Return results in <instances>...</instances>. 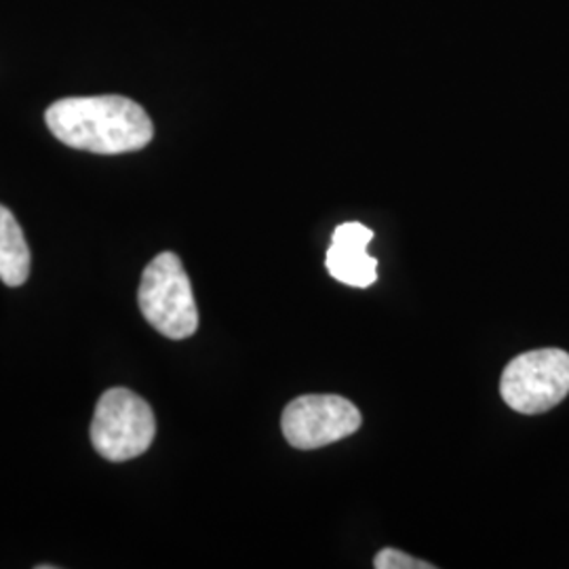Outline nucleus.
Masks as SVG:
<instances>
[{"label": "nucleus", "mask_w": 569, "mask_h": 569, "mask_svg": "<svg viewBox=\"0 0 569 569\" xmlns=\"http://www.w3.org/2000/svg\"><path fill=\"white\" fill-rule=\"evenodd\" d=\"M44 121L61 143L93 154L136 152L154 138L142 106L122 96L63 98L47 108Z\"/></svg>", "instance_id": "f257e3e1"}, {"label": "nucleus", "mask_w": 569, "mask_h": 569, "mask_svg": "<svg viewBox=\"0 0 569 569\" xmlns=\"http://www.w3.org/2000/svg\"><path fill=\"white\" fill-rule=\"evenodd\" d=\"M138 302L143 319L169 340H186L199 327V310L182 260L164 251L146 266Z\"/></svg>", "instance_id": "f03ea898"}, {"label": "nucleus", "mask_w": 569, "mask_h": 569, "mask_svg": "<svg viewBox=\"0 0 569 569\" xmlns=\"http://www.w3.org/2000/svg\"><path fill=\"white\" fill-rule=\"evenodd\" d=\"M157 420L152 407L127 388L106 390L91 422V443L103 460L127 462L152 446Z\"/></svg>", "instance_id": "7ed1b4c3"}, {"label": "nucleus", "mask_w": 569, "mask_h": 569, "mask_svg": "<svg viewBox=\"0 0 569 569\" xmlns=\"http://www.w3.org/2000/svg\"><path fill=\"white\" fill-rule=\"evenodd\" d=\"M569 392V355L561 348H540L515 357L500 378L505 403L519 413H545Z\"/></svg>", "instance_id": "20e7f679"}, {"label": "nucleus", "mask_w": 569, "mask_h": 569, "mask_svg": "<svg viewBox=\"0 0 569 569\" xmlns=\"http://www.w3.org/2000/svg\"><path fill=\"white\" fill-rule=\"evenodd\" d=\"M361 411L340 395H305L283 409L281 428L291 448L319 449L361 428Z\"/></svg>", "instance_id": "39448f33"}, {"label": "nucleus", "mask_w": 569, "mask_h": 569, "mask_svg": "<svg viewBox=\"0 0 569 569\" xmlns=\"http://www.w3.org/2000/svg\"><path fill=\"white\" fill-rule=\"evenodd\" d=\"M373 241V230L361 222H346L336 228L327 249L326 266L329 274L348 284L366 289L378 281V260L369 256L367 247Z\"/></svg>", "instance_id": "423d86ee"}, {"label": "nucleus", "mask_w": 569, "mask_h": 569, "mask_svg": "<svg viewBox=\"0 0 569 569\" xmlns=\"http://www.w3.org/2000/svg\"><path fill=\"white\" fill-rule=\"evenodd\" d=\"M30 247L16 216L0 204V281L20 287L30 277Z\"/></svg>", "instance_id": "0eeeda50"}, {"label": "nucleus", "mask_w": 569, "mask_h": 569, "mask_svg": "<svg viewBox=\"0 0 569 569\" xmlns=\"http://www.w3.org/2000/svg\"><path fill=\"white\" fill-rule=\"evenodd\" d=\"M373 568L376 569H432V563L420 561L409 557L407 552L397 549H382L376 559H373Z\"/></svg>", "instance_id": "6e6552de"}]
</instances>
